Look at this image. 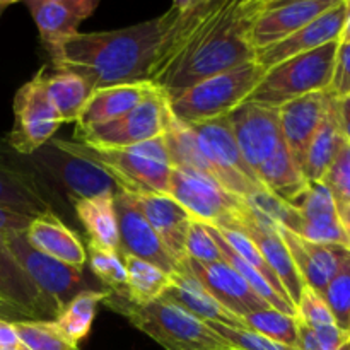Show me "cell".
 Instances as JSON below:
<instances>
[{
	"label": "cell",
	"mask_w": 350,
	"mask_h": 350,
	"mask_svg": "<svg viewBox=\"0 0 350 350\" xmlns=\"http://www.w3.org/2000/svg\"><path fill=\"white\" fill-rule=\"evenodd\" d=\"M328 92L338 101L350 96V43H338L334 81Z\"/></svg>",
	"instance_id": "46"
},
{
	"label": "cell",
	"mask_w": 350,
	"mask_h": 350,
	"mask_svg": "<svg viewBox=\"0 0 350 350\" xmlns=\"http://www.w3.org/2000/svg\"><path fill=\"white\" fill-rule=\"evenodd\" d=\"M330 99L332 94L328 91L313 92V94L293 99L279 108L284 142L301 171H303L308 149L327 115Z\"/></svg>",
	"instance_id": "20"
},
{
	"label": "cell",
	"mask_w": 350,
	"mask_h": 350,
	"mask_svg": "<svg viewBox=\"0 0 350 350\" xmlns=\"http://www.w3.org/2000/svg\"><path fill=\"white\" fill-rule=\"evenodd\" d=\"M296 318H299L306 327L310 328H320V327H330L335 323L334 317H332L330 310L325 304L323 297L318 296L314 291L310 287H304L301 299L296 306Z\"/></svg>",
	"instance_id": "45"
},
{
	"label": "cell",
	"mask_w": 350,
	"mask_h": 350,
	"mask_svg": "<svg viewBox=\"0 0 350 350\" xmlns=\"http://www.w3.org/2000/svg\"><path fill=\"white\" fill-rule=\"evenodd\" d=\"M24 236H26L27 243L38 252L44 253L58 262L67 263V265L84 269V263L88 260L84 245L79 236L55 214L33 219Z\"/></svg>",
	"instance_id": "27"
},
{
	"label": "cell",
	"mask_w": 350,
	"mask_h": 350,
	"mask_svg": "<svg viewBox=\"0 0 350 350\" xmlns=\"http://www.w3.org/2000/svg\"><path fill=\"white\" fill-rule=\"evenodd\" d=\"M150 89H152L150 82H142V84L113 85V88L94 91L79 116L75 132H84L120 118L135 108Z\"/></svg>",
	"instance_id": "28"
},
{
	"label": "cell",
	"mask_w": 350,
	"mask_h": 350,
	"mask_svg": "<svg viewBox=\"0 0 350 350\" xmlns=\"http://www.w3.org/2000/svg\"><path fill=\"white\" fill-rule=\"evenodd\" d=\"M219 231H221L222 238L226 239V243H228V245L231 246L232 250H234V253H238V255L241 256V258L245 260L246 263H250L253 269L258 270L260 275H262L263 279H265L267 282L270 284V287H272V289L275 291V293L279 294V296L282 297L286 303L293 304V303H291L289 296H287L286 289H284V286L280 284V280L277 279V275L273 273V270L270 269L269 263L265 262V258H263L262 253L258 252V248L253 245L252 239L246 238L243 232H238V231H222V229H219ZM293 306H294V304H293Z\"/></svg>",
	"instance_id": "41"
},
{
	"label": "cell",
	"mask_w": 350,
	"mask_h": 350,
	"mask_svg": "<svg viewBox=\"0 0 350 350\" xmlns=\"http://www.w3.org/2000/svg\"><path fill=\"white\" fill-rule=\"evenodd\" d=\"M170 197L187 208L195 221L232 231L246 202L226 191L207 174L188 170H174L171 174Z\"/></svg>",
	"instance_id": "10"
},
{
	"label": "cell",
	"mask_w": 350,
	"mask_h": 350,
	"mask_svg": "<svg viewBox=\"0 0 350 350\" xmlns=\"http://www.w3.org/2000/svg\"><path fill=\"white\" fill-rule=\"evenodd\" d=\"M0 320H5V321H27V317L24 313H21L19 310L16 308L9 306V304L2 303L0 301Z\"/></svg>",
	"instance_id": "50"
},
{
	"label": "cell",
	"mask_w": 350,
	"mask_h": 350,
	"mask_svg": "<svg viewBox=\"0 0 350 350\" xmlns=\"http://www.w3.org/2000/svg\"><path fill=\"white\" fill-rule=\"evenodd\" d=\"M88 248L92 273L116 294L126 296V269L120 252L92 241L88 243Z\"/></svg>",
	"instance_id": "39"
},
{
	"label": "cell",
	"mask_w": 350,
	"mask_h": 350,
	"mask_svg": "<svg viewBox=\"0 0 350 350\" xmlns=\"http://www.w3.org/2000/svg\"><path fill=\"white\" fill-rule=\"evenodd\" d=\"M289 204L303 219L297 236L317 245L344 246L349 250L347 238L338 219L337 204L321 181H308L301 193Z\"/></svg>",
	"instance_id": "19"
},
{
	"label": "cell",
	"mask_w": 350,
	"mask_h": 350,
	"mask_svg": "<svg viewBox=\"0 0 350 350\" xmlns=\"http://www.w3.org/2000/svg\"><path fill=\"white\" fill-rule=\"evenodd\" d=\"M262 7L263 0H221L152 85L173 99L205 79L255 60L252 27Z\"/></svg>",
	"instance_id": "1"
},
{
	"label": "cell",
	"mask_w": 350,
	"mask_h": 350,
	"mask_svg": "<svg viewBox=\"0 0 350 350\" xmlns=\"http://www.w3.org/2000/svg\"><path fill=\"white\" fill-rule=\"evenodd\" d=\"M338 0H263V7L252 27L255 53L267 50L310 24Z\"/></svg>",
	"instance_id": "16"
},
{
	"label": "cell",
	"mask_w": 350,
	"mask_h": 350,
	"mask_svg": "<svg viewBox=\"0 0 350 350\" xmlns=\"http://www.w3.org/2000/svg\"><path fill=\"white\" fill-rule=\"evenodd\" d=\"M126 269V299L135 306H146L161 299L171 286V275L135 256H123Z\"/></svg>",
	"instance_id": "34"
},
{
	"label": "cell",
	"mask_w": 350,
	"mask_h": 350,
	"mask_svg": "<svg viewBox=\"0 0 350 350\" xmlns=\"http://www.w3.org/2000/svg\"><path fill=\"white\" fill-rule=\"evenodd\" d=\"M181 270L197 279L200 286L221 306H224L226 310L231 311L241 320L255 311L272 308L224 260L215 263H198L195 260L187 258L181 263Z\"/></svg>",
	"instance_id": "17"
},
{
	"label": "cell",
	"mask_w": 350,
	"mask_h": 350,
	"mask_svg": "<svg viewBox=\"0 0 350 350\" xmlns=\"http://www.w3.org/2000/svg\"><path fill=\"white\" fill-rule=\"evenodd\" d=\"M163 139L174 170L197 171V173L207 174L212 180L217 181L211 164H208V161L205 159L200 147H198L197 135L191 130V126L178 122L173 116V113H171V120L167 123V129L164 132Z\"/></svg>",
	"instance_id": "33"
},
{
	"label": "cell",
	"mask_w": 350,
	"mask_h": 350,
	"mask_svg": "<svg viewBox=\"0 0 350 350\" xmlns=\"http://www.w3.org/2000/svg\"><path fill=\"white\" fill-rule=\"evenodd\" d=\"M267 74L255 60L208 77L170 99V109L185 125L212 122L228 116L248 99Z\"/></svg>",
	"instance_id": "5"
},
{
	"label": "cell",
	"mask_w": 350,
	"mask_h": 350,
	"mask_svg": "<svg viewBox=\"0 0 350 350\" xmlns=\"http://www.w3.org/2000/svg\"><path fill=\"white\" fill-rule=\"evenodd\" d=\"M232 231L243 232L246 238L252 239L253 245L258 248L265 262L269 263L270 269L273 270L277 279L284 286L291 303L296 308L301 299V294H303V289L306 286H304L303 279H301L299 272L294 265L293 256H291L275 222L267 219L265 215L260 214L258 211H255V208L246 204L241 214L238 215L236 228Z\"/></svg>",
	"instance_id": "14"
},
{
	"label": "cell",
	"mask_w": 350,
	"mask_h": 350,
	"mask_svg": "<svg viewBox=\"0 0 350 350\" xmlns=\"http://www.w3.org/2000/svg\"><path fill=\"white\" fill-rule=\"evenodd\" d=\"M338 43H350V14H349L347 21H345L340 38H338Z\"/></svg>",
	"instance_id": "52"
},
{
	"label": "cell",
	"mask_w": 350,
	"mask_h": 350,
	"mask_svg": "<svg viewBox=\"0 0 350 350\" xmlns=\"http://www.w3.org/2000/svg\"><path fill=\"white\" fill-rule=\"evenodd\" d=\"M338 116H340V126L344 132L345 140L350 144V99L345 98L338 101Z\"/></svg>",
	"instance_id": "49"
},
{
	"label": "cell",
	"mask_w": 350,
	"mask_h": 350,
	"mask_svg": "<svg viewBox=\"0 0 350 350\" xmlns=\"http://www.w3.org/2000/svg\"><path fill=\"white\" fill-rule=\"evenodd\" d=\"M46 91L64 123H77L92 94L91 85L84 79L67 70L46 75Z\"/></svg>",
	"instance_id": "35"
},
{
	"label": "cell",
	"mask_w": 350,
	"mask_h": 350,
	"mask_svg": "<svg viewBox=\"0 0 350 350\" xmlns=\"http://www.w3.org/2000/svg\"><path fill=\"white\" fill-rule=\"evenodd\" d=\"M33 157L67 188L72 202L99 195H115L118 191L115 180L105 167L62 149L53 140L50 146L41 147Z\"/></svg>",
	"instance_id": "12"
},
{
	"label": "cell",
	"mask_w": 350,
	"mask_h": 350,
	"mask_svg": "<svg viewBox=\"0 0 350 350\" xmlns=\"http://www.w3.org/2000/svg\"><path fill=\"white\" fill-rule=\"evenodd\" d=\"M0 301L19 310L27 320H40L43 317L55 320L60 314L57 304L34 286L17 263L3 238H0Z\"/></svg>",
	"instance_id": "23"
},
{
	"label": "cell",
	"mask_w": 350,
	"mask_h": 350,
	"mask_svg": "<svg viewBox=\"0 0 350 350\" xmlns=\"http://www.w3.org/2000/svg\"><path fill=\"white\" fill-rule=\"evenodd\" d=\"M207 325L232 350H299L296 347H289V345L270 340V338L255 334V332L239 330V328L226 327V325L214 323V321H208Z\"/></svg>",
	"instance_id": "43"
},
{
	"label": "cell",
	"mask_w": 350,
	"mask_h": 350,
	"mask_svg": "<svg viewBox=\"0 0 350 350\" xmlns=\"http://www.w3.org/2000/svg\"><path fill=\"white\" fill-rule=\"evenodd\" d=\"M12 3H14V0H0V17L3 16V12H5V10L12 5Z\"/></svg>",
	"instance_id": "53"
},
{
	"label": "cell",
	"mask_w": 350,
	"mask_h": 350,
	"mask_svg": "<svg viewBox=\"0 0 350 350\" xmlns=\"http://www.w3.org/2000/svg\"><path fill=\"white\" fill-rule=\"evenodd\" d=\"M245 328L255 334L263 335L279 344L289 345L297 349V323L296 317H289L286 313L267 308V310L255 311L243 318Z\"/></svg>",
	"instance_id": "38"
},
{
	"label": "cell",
	"mask_w": 350,
	"mask_h": 350,
	"mask_svg": "<svg viewBox=\"0 0 350 350\" xmlns=\"http://www.w3.org/2000/svg\"><path fill=\"white\" fill-rule=\"evenodd\" d=\"M229 120L239 152L256 174L284 140L279 109L243 103L229 115Z\"/></svg>",
	"instance_id": "13"
},
{
	"label": "cell",
	"mask_w": 350,
	"mask_h": 350,
	"mask_svg": "<svg viewBox=\"0 0 350 350\" xmlns=\"http://www.w3.org/2000/svg\"><path fill=\"white\" fill-rule=\"evenodd\" d=\"M345 142L347 140L342 132L340 116H338V99L332 96L323 123L318 129L304 159L303 174L306 181L323 180L325 173Z\"/></svg>",
	"instance_id": "29"
},
{
	"label": "cell",
	"mask_w": 350,
	"mask_h": 350,
	"mask_svg": "<svg viewBox=\"0 0 350 350\" xmlns=\"http://www.w3.org/2000/svg\"><path fill=\"white\" fill-rule=\"evenodd\" d=\"M19 344L27 350H79L58 332L53 320L14 321Z\"/></svg>",
	"instance_id": "40"
},
{
	"label": "cell",
	"mask_w": 350,
	"mask_h": 350,
	"mask_svg": "<svg viewBox=\"0 0 350 350\" xmlns=\"http://www.w3.org/2000/svg\"><path fill=\"white\" fill-rule=\"evenodd\" d=\"M170 120V99L152 85L146 98L120 118L84 132H75V142L92 149H123L163 137Z\"/></svg>",
	"instance_id": "8"
},
{
	"label": "cell",
	"mask_w": 350,
	"mask_h": 350,
	"mask_svg": "<svg viewBox=\"0 0 350 350\" xmlns=\"http://www.w3.org/2000/svg\"><path fill=\"white\" fill-rule=\"evenodd\" d=\"M321 297L337 327L350 335V250H342L337 272L328 282Z\"/></svg>",
	"instance_id": "37"
},
{
	"label": "cell",
	"mask_w": 350,
	"mask_h": 350,
	"mask_svg": "<svg viewBox=\"0 0 350 350\" xmlns=\"http://www.w3.org/2000/svg\"><path fill=\"white\" fill-rule=\"evenodd\" d=\"M109 296H111L109 291L92 289L77 294L53 320L58 332L70 344L79 345V342L84 340L89 332H91L92 321H94L96 313H98V306L105 303Z\"/></svg>",
	"instance_id": "32"
},
{
	"label": "cell",
	"mask_w": 350,
	"mask_h": 350,
	"mask_svg": "<svg viewBox=\"0 0 350 350\" xmlns=\"http://www.w3.org/2000/svg\"><path fill=\"white\" fill-rule=\"evenodd\" d=\"M113 202H115L116 222H118L120 255L135 256L144 262L152 263L170 275L180 272L181 267L170 255L166 246L139 211L132 197L118 188V191L113 195Z\"/></svg>",
	"instance_id": "15"
},
{
	"label": "cell",
	"mask_w": 350,
	"mask_h": 350,
	"mask_svg": "<svg viewBox=\"0 0 350 350\" xmlns=\"http://www.w3.org/2000/svg\"><path fill=\"white\" fill-rule=\"evenodd\" d=\"M19 344V338H17L16 328H14L12 321L0 320V350L3 349H12L17 347Z\"/></svg>",
	"instance_id": "48"
},
{
	"label": "cell",
	"mask_w": 350,
	"mask_h": 350,
	"mask_svg": "<svg viewBox=\"0 0 350 350\" xmlns=\"http://www.w3.org/2000/svg\"><path fill=\"white\" fill-rule=\"evenodd\" d=\"M277 228H279L280 236H282L284 243H286L287 250L293 256V262L299 272L301 279H303L304 286L314 291L318 296H323L328 282L337 272L338 260H340L344 246L317 245V243H311L301 236L294 234V232L287 231L282 226H277Z\"/></svg>",
	"instance_id": "25"
},
{
	"label": "cell",
	"mask_w": 350,
	"mask_h": 350,
	"mask_svg": "<svg viewBox=\"0 0 350 350\" xmlns=\"http://www.w3.org/2000/svg\"><path fill=\"white\" fill-rule=\"evenodd\" d=\"M349 14L350 0H338L332 9H328L327 12L318 16L310 24L291 34L289 38L256 53L255 62L265 70H270L272 67L289 60V58L317 50V48L325 46L332 41H338Z\"/></svg>",
	"instance_id": "18"
},
{
	"label": "cell",
	"mask_w": 350,
	"mask_h": 350,
	"mask_svg": "<svg viewBox=\"0 0 350 350\" xmlns=\"http://www.w3.org/2000/svg\"><path fill=\"white\" fill-rule=\"evenodd\" d=\"M163 297L170 303L176 304L178 308L187 311L191 317L202 320L204 323L214 321V323H222L226 327L246 330L241 318H238L231 311L226 310L224 306H221L200 286V282L185 270L171 273V286Z\"/></svg>",
	"instance_id": "26"
},
{
	"label": "cell",
	"mask_w": 350,
	"mask_h": 350,
	"mask_svg": "<svg viewBox=\"0 0 350 350\" xmlns=\"http://www.w3.org/2000/svg\"><path fill=\"white\" fill-rule=\"evenodd\" d=\"M7 248L27 273L34 286L50 297L58 310H64L77 294L89 291L84 277V269L67 265L38 252L27 243L24 232L3 238Z\"/></svg>",
	"instance_id": "11"
},
{
	"label": "cell",
	"mask_w": 350,
	"mask_h": 350,
	"mask_svg": "<svg viewBox=\"0 0 350 350\" xmlns=\"http://www.w3.org/2000/svg\"><path fill=\"white\" fill-rule=\"evenodd\" d=\"M204 226H205V231L208 232V236H211V238L214 239L215 245H217L219 252H221L222 255V260H224L228 265H231L232 269H234L236 272L245 279V282L248 284V286L252 287V289L255 291V293L258 294L265 303H269L273 310L280 311V313H286L289 314V317H296V308H294L293 304L286 303V301H284L282 297H280L279 294L270 287V284L260 275L258 270L253 269V267L250 265V263H246L238 253H234V250L226 243V239L222 238L221 231H219L215 226H208V224H204Z\"/></svg>",
	"instance_id": "36"
},
{
	"label": "cell",
	"mask_w": 350,
	"mask_h": 350,
	"mask_svg": "<svg viewBox=\"0 0 350 350\" xmlns=\"http://www.w3.org/2000/svg\"><path fill=\"white\" fill-rule=\"evenodd\" d=\"M337 212H338V219H340L342 228H344L345 238H347L349 250H350V204L337 205Z\"/></svg>",
	"instance_id": "51"
},
{
	"label": "cell",
	"mask_w": 350,
	"mask_h": 350,
	"mask_svg": "<svg viewBox=\"0 0 350 350\" xmlns=\"http://www.w3.org/2000/svg\"><path fill=\"white\" fill-rule=\"evenodd\" d=\"M0 205L36 219L53 214L46 190L29 167L17 164L0 150Z\"/></svg>",
	"instance_id": "24"
},
{
	"label": "cell",
	"mask_w": 350,
	"mask_h": 350,
	"mask_svg": "<svg viewBox=\"0 0 350 350\" xmlns=\"http://www.w3.org/2000/svg\"><path fill=\"white\" fill-rule=\"evenodd\" d=\"M170 12L156 19L101 33H77L50 55L57 72L77 74L92 92L123 84L150 82Z\"/></svg>",
	"instance_id": "2"
},
{
	"label": "cell",
	"mask_w": 350,
	"mask_h": 350,
	"mask_svg": "<svg viewBox=\"0 0 350 350\" xmlns=\"http://www.w3.org/2000/svg\"><path fill=\"white\" fill-rule=\"evenodd\" d=\"M185 252H187V258L195 260L198 263H215L222 260L217 245L205 231V226L198 221H193L188 228Z\"/></svg>",
	"instance_id": "44"
},
{
	"label": "cell",
	"mask_w": 350,
	"mask_h": 350,
	"mask_svg": "<svg viewBox=\"0 0 350 350\" xmlns=\"http://www.w3.org/2000/svg\"><path fill=\"white\" fill-rule=\"evenodd\" d=\"M31 221H33V217H29V215L19 214V212L10 211V208L0 205V238L26 232Z\"/></svg>",
	"instance_id": "47"
},
{
	"label": "cell",
	"mask_w": 350,
	"mask_h": 350,
	"mask_svg": "<svg viewBox=\"0 0 350 350\" xmlns=\"http://www.w3.org/2000/svg\"><path fill=\"white\" fill-rule=\"evenodd\" d=\"M349 99H350V96H349Z\"/></svg>",
	"instance_id": "55"
},
{
	"label": "cell",
	"mask_w": 350,
	"mask_h": 350,
	"mask_svg": "<svg viewBox=\"0 0 350 350\" xmlns=\"http://www.w3.org/2000/svg\"><path fill=\"white\" fill-rule=\"evenodd\" d=\"M98 5L99 0H26L41 44L50 55L79 33V24L91 17Z\"/></svg>",
	"instance_id": "21"
},
{
	"label": "cell",
	"mask_w": 350,
	"mask_h": 350,
	"mask_svg": "<svg viewBox=\"0 0 350 350\" xmlns=\"http://www.w3.org/2000/svg\"><path fill=\"white\" fill-rule=\"evenodd\" d=\"M74 207L79 221L89 234V241L118 252V222H116L113 195L74 200Z\"/></svg>",
	"instance_id": "30"
},
{
	"label": "cell",
	"mask_w": 350,
	"mask_h": 350,
	"mask_svg": "<svg viewBox=\"0 0 350 350\" xmlns=\"http://www.w3.org/2000/svg\"><path fill=\"white\" fill-rule=\"evenodd\" d=\"M14 125L7 144L21 156H34L64 125L46 91V67L21 85L14 96Z\"/></svg>",
	"instance_id": "9"
},
{
	"label": "cell",
	"mask_w": 350,
	"mask_h": 350,
	"mask_svg": "<svg viewBox=\"0 0 350 350\" xmlns=\"http://www.w3.org/2000/svg\"><path fill=\"white\" fill-rule=\"evenodd\" d=\"M202 154L211 164L219 185L234 197L248 202L267 190L243 159L228 116L191 125Z\"/></svg>",
	"instance_id": "7"
},
{
	"label": "cell",
	"mask_w": 350,
	"mask_h": 350,
	"mask_svg": "<svg viewBox=\"0 0 350 350\" xmlns=\"http://www.w3.org/2000/svg\"><path fill=\"white\" fill-rule=\"evenodd\" d=\"M130 197L147 219V222L152 226L170 255L181 267V263L187 260L185 241H187L188 228L195 221L193 215L170 195L135 193Z\"/></svg>",
	"instance_id": "22"
},
{
	"label": "cell",
	"mask_w": 350,
	"mask_h": 350,
	"mask_svg": "<svg viewBox=\"0 0 350 350\" xmlns=\"http://www.w3.org/2000/svg\"><path fill=\"white\" fill-rule=\"evenodd\" d=\"M321 183L327 187L330 195L334 197L335 204L345 205L350 204V144L345 142L338 154L335 156L334 163L325 173Z\"/></svg>",
	"instance_id": "42"
},
{
	"label": "cell",
	"mask_w": 350,
	"mask_h": 350,
	"mask_svg": "<svg viewBox=\"0 0 350 350\" xmlns=\"http://www.w3.org/2000/svg\"><path fill=\"white\" fill-rule=\"evenodd\" d=\"M105 303L166 350L231 349L207 323L188 314L164 297L146 306H135L126 297H113L111 294Z\"/></svg>",
	"instance_id": "4"
},
{
	"label": "cell",
	"mask_w": 350,
	"mask_h": 350,
	"mask_svg": "<svg viewBox=\"0 0 350 350\" xmlns=\"http://www.w3.org/2000/svg\"><path fill=\"white\" fill-rule=\"evenodd\" d=\"M51 140L62 149L105 167L116 187L126 193L170 195L173 164L163 137L123 149H92L81 142Z\"/></svg>",
	"instance_id": "3"
},
{
	"label": "cell",
	"mask_w": 350,
	"mask_h": 350,
	"mask_svg": "<svg viewBox=\"0 0 350 350\" xmlns=\"http://www.w3.org/2000/svg\"><path fill=\"white\" fill-rule=\"evenodd\" d=\"M338 41H332L275 65L267 70L245 103L279 109L293 99L328 91L334 81Z\"/></svg>",
	"instance_id": "6"
},
{
	"label": "cell",
	"mask_w": 350,
	"mask_h": 350,
	"mask_svg": "<svg viewBox=\"0 0 350 350\" xmlns=\"http://www.w3.org/2000/svg\"><path fill=\"white\" fill-rule=\"evenodd\" d=\"M229 350H232V349H229Z\"/></svg>",
	"instance_id": "56"
},
{
	"label": "cell",
	"mask_w": 350,
	"mask_h": 350,
	"mask_svg": "<svg viewBox=\"0 0 350 350\" xmlns=\"http://www.w3.org/2000/svg\"><path fill=\"white\" fill-rule=\"evenodd\" d=\"M3 350H27L26 347H23V345H17V347H12V349H3Z\"/></svg>",
	"instance_id": "54"
},
{
	"label": "cell",
	"mask_w": 350,
	"mask_h": 350,
	"mask_svg": "<svg viewBox=\"0 0 350 350\" xmlns=\"http://www.w3.org/2000/svg\"><path fill=\"white\" fill-rule=\"evenodd\" d=\"M260 183L272 195L291 202L306 187V178L291 156L286 142H280L275 154L256 173Z\"/></svg>",
	"instance_id": "31"
}]
</instances>
